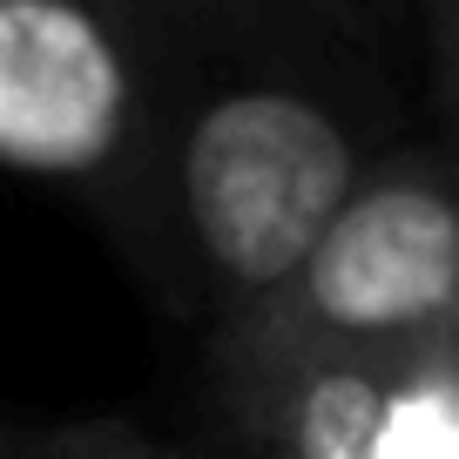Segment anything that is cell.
<instances>
[{"label": "cell", "mask_w": 459, "mask_h": 459, "mask_svg": "<svg viewBox=\"0 0 459 459\" xmlns=\"http://www.w3.org/2000/svg\"><path fill=\"white\" fill-rule=\"evenodd\" d=\"M0 459H203L115 419H0Z\"/></svg>", "instance_id": "5b68a950"}, {"label": "cell", "mask_w": 459, "mask_h": 459, "mask_svg": "<svg viewBox=\"0 0 459 459\" xmlns=\"http://www.w3.org/2000/svg\"><path fill=\"white\" fill-rule=\"evenodd\" d=\"M399 21L419 41L432 101H439L446 129H453V143H459V0H399Z\"/></svg>", "instance_id": "8992f818"}, {"label": "cell", "mask_w": 459, "mask_h": 459, "mask_svg": "<svg viewBox=\"0 0 459 459\" xmlns=\"http://www.w3.org/2000/svg\"><path fill=\"white\" fill-rule=\"evenodd\" d=\"M412 378V365L372 351L216 359L244 459H399V412Z\"/></svg>", "instance_id": "277c9868"}, {"label": "cell", "mask_w": 459, "mask_h": 459, "mask_svg": "<svg viewBox=\"0 0 459 459\" xmlns=\"http://www.w3.org/2000/svg\"><path fill=\"white\" fill-rule=\"evenodd\" d=\"M129 162L115 0H0V169L108 203Z\"/></svg>", "instance_id": "3957f363"}, {"label": "cell", "mask_w": 459, "mask_h": 459, "mask_svg": "<svg viewBox=\"0 0 459 459\" xmlns=\"http://www.w3.org/2000/svg\"><path fill=\"white\" fill-rule=\"evenodd\" d=\"M115 21L129 162L101 216L149 284L216 338L405 143L392 55L317 0H115Z\"/></svg>", "instance_id": "6da1fadb"}, {"label": "cell", "mask_w": 459, "mask_h": 459, "mask_svg": "<svg viewBox=\"0 0 459 459\" xmlns=\"http://www.w3.org/2000/svg\"><path fill=\"white\" fill-rule=\"evenodd\" d=\"M277 351H372L412 372L459 359V143L378 156L298 271L216 331V359Z\"/></svg>", "instance_id": "7a4b0ae2"}, {"label": "cell", "mask_w": 459, "mask_h": 459, "mask_svg": "<svg viewBox=\"0 0 459 459\" xmlns=\"http://www.w3.org/2000/svg\"><path fill=\"white\" fill-rule=\"evenodd\" d=\"M338 28H351L359 41H372V48H385V55H399V41H405V21H399V0H317Z\"/></svg>", "instance_id": "52a82bcc"}]
</instances>
